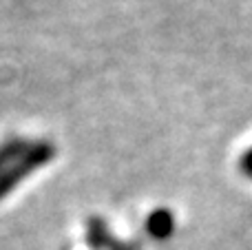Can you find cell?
Returning a JSON list of instances; mask_svg holds the SVG:
<instances>
[{
  "mask_svg": "<svg viewBox=\"0 0 252 250\" xmlns=\"http://www.w3.org/2000/svg\"><path fill=\"white\" fill-rule=\"evenodd\" d=\"M51 153H53L51 146L42 144L35 153H27L16 168H11L9 173H2V175H0V199H2L7 193H11L13 186L20 184L31 171H35V168L42 166V164H47L49 159H51Z\"/></svg>",
  "mask_w": 252,
  "mask_h": 250,
  "instance_id": "obj_1",
  "label": "cell"
},
{
  "mask_svg": "<svg viewBox=\"0 0 252 250\" xmlns=\"http://www.w3.org/2000/svg\"><path fill=\"white\" fill-rule=\"evenodd\" d=\"M175 228V217L168 211H155L146 221V230L153 239H168Z\"/></svg>",
  "mask_w": 252,
  "mask_h": 250,
  "instance_id": "obj_2",
  "label": "cell"
},
{
  "mask_svg": "<svg viewBox=\"0 0 252 250\" xmlns=\"http://www.w3.org/2000/svg\"><path fill=\"white\" fill-rule=\"evenodd\" d=\"M239 168H241V173H244L246 177H250V180H252V149H248L244 155H241Z\"/></svg>",
  "mask_w": 252,
  "mask_h": 250,
  "instance_id": "obj_3",
  "label": "cell"
}]
</instances>
